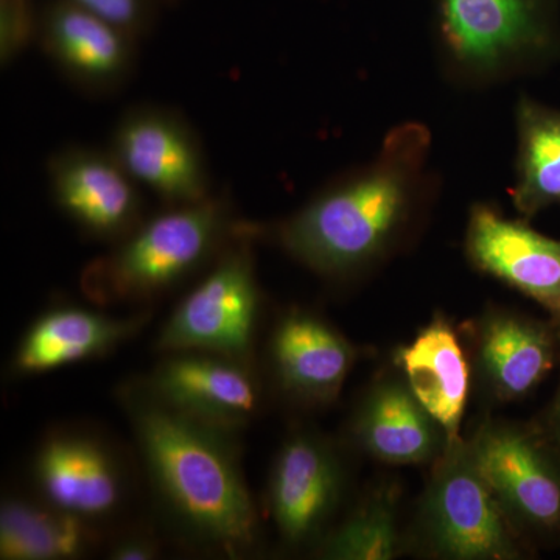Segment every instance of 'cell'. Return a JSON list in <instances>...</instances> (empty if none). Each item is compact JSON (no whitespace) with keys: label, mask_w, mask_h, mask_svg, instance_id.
<instances>
[{"label":"cell","mask_w":560,"mask_h":560,"mask_svg":"<svg viewBox=\"0 0 560 560\" xmlns=\"http://www.w3.org/2000/svg\"><path fill=\"white\" fill-rule=\"evenodd\" d=\"M348 436L357 451L388 466H431L448 442L397 368L372 382L350 416Z\"/></svg>","instance_id":"obj_17"},{"label":"cell","mask_w":560,"mask_h":560,"mask_svg":"<svg viewBox=\"0 0 560 560\" xmlns=\"http://www.w3.org/2000/svg\"><path fill=\"white\" fill-rule=\"evenodd\" d=\"M469 334L475 382L492 405L526 399L559 366L560 327L552 318L489 307Z\"/></svg>","instance_id":"obj_14"},{"label":"cell","mask_w":560,"mask_h":560,"mask_svg":"<svg viewBox=\"0 0 560 560\" xmlns=\"http://www.w3.org/2000/svg\"><path fill=\"white\" fill-rule=\"evenodd\" d=\"M135 36L68 0L40 7L38 46L61 75L92 97L116 94L138 60Z\"/></svg>","instance_id":"obj_15"},{"label":"cell","mask_w":560,"mask_h":560,"mask_svg":"<svg viewBox=\"0 0 560 560\" xmlns=\"http://www.w3.org/2000/svg\"><path fill=\"white\" fill-rule=\"evenodd\" d=\"M242 221L228 194L165 206L84 267L81 293L98 307L149 308L208 270Z\"/></svg>","instance_id":"obj_3"},{"label":"cell","mask_w":560,"mask_h":560,"mask_svg":"<svg viewBox=\"0 0 560 560\" xmlns=\"http://www.w3.org/2000/svg\"><path fill=\"white\" fill-rule=\"evenodd\" d=\"M256 241L253 224L242 221L234 238L162 324L154 342L158 352L200 350L256 363L264 315Z\"/></svg>","instance_id":"obj_5"},{"label":"cell","mask_w":560,"mask_h":560,"mask_svg":"<svg viewBox=\"0 0 560 560\" xmlns=\"http://www.w3.org/2000/svg\"><path fill=\"white\" fill-rule=\"evenodd\" d=\"M536 420L540 423L541 429L547 431L548 436H550L560 448V378L558 388H556L555 396H552L550 404H548V407L541 411V415L539 418H536Z\"/></svg>","instance_id":"obj_26"},{"label":"cell","mask_w":560,"mask_h":560,"mask_svg":"<svg viewBox=\"0 0 560 560\" xmlns=\"http://www.w3.org/2000/svg\"><path fill=\"white\" fill-rule=\"evenodd\" d=\"M550 318L555 319L556 323L560 326V311L558 313H555V315H551Z\"/></svg>","instance_id":"obj_27"},{"label":"cell","mask_w":560,"mask_h":560,"mask_svg":"<svg viewBox=\"0 0 560 560\" xmlns=\"http://www.w3.org/2000/svg\"><path fill=\"white\" fill-rule=\"evenodd\" d=\"M348 485L345 455L330 438L308 427L287 434L267 482V510L287 550H315L337 523Z\"/></svg>","instance_id":"obj_8"},{"label":"cell","mask_w":560,"mask_h":560,"mask_svg":"<svg viewBox=\"0 0 560 560\" xmlns=\"http://www.w3.org/2000/svg\"><path fill=\"white\" fill-rule=\"evenodd\" d=\"M493 497L534 551L560 548V448L536 419L486 418L469 438Z\"/></svg>","instance_id":"obj_7"},{"label":"cell","mask_w":560,"mask_h":560,"mask_svg":"<svg viewBox=\"0 0 560 560\" xmlns=\"http://www.w3.org/2000/svg\"><path fill=\"white\" fill-rule=\"evenodd\" d=\"M147 393L190 418L241 433L264 407L257 363L200 350L162 353L138 381Z\"/></svg>","instance_id":"obj_11"},{"label":"cell","mask_w":560,"mask_h":560,"mask_svg":"<svg viewBox=\"0 0 560 560\" xmlns=\"http://www.w3.org/2000/svg\"><path fill=\"white\" fill-rule=\"evenodd\" d=\"M401 488L383 478L329 529L312 555L326 560H393L407 552L401 528Z\"/></svg>","instance_id":"obj_21"},{"label":"cell","mask_w":560,"mask_h":560,"mask_svg":"<svg viewBox=\"0 0 560 560\" xmlns=\"http://www.w3.org/2000/svg\"><path fill=\"white\" fill-rule=\"evenodd\" d=\"M40 7L35 0H0V65L9 68L38 43Z\"/></svg>","instance_id":"obj_23"},{"label":"cell","mask_w":560,"mask_h":560,"mask_svg":"<svg viewBox=\"0 0 560 560\" xmlns=\"http://www.w3.org/2000/svg\"><path fill=\"white\" fill-rule=\"evenodd\" d=\"M140 40L153 31L156 0H68Z\"/></svg>","instance_id":"obj_24"},{"label":"cell","mask_w":560,"mask_h":560,"mask_svg":"<svg viewBox=\"0 0 560 560\" xmlns=\"http://www.w3.org/2000/svg\"><path fill=\"white\" fill-rule=\"evenodd\" d=\"M55 206L86 237L114 245L145 220L142 187L109 150L68 145L47 162Z\"/></svg>","instance_id":"obj_13"},{"label":"cell","mask_w":560,"mask_h":560,"mask_svg":"<svg viewBox=\"0 0 560 560\" xmlns=\"http://www.w3.org/2000/svg\"><path fill=\"white\" fill-rule=\"evenodd\" d=\"M161 541L150 529H125L108 544V558L113 560H153L160 558Z\"/></svg>","instance_id":"obj_25"},{"label":"cell","mask_w":560,"mask_h":560,"mask_svg":"<svg viewBox=\"0 0 560 560\" xmlns=\"http://www.w3.org/2000/svg\"><path fill=\"white\" fill-rule=\"evenodd\" d=\"M101 525L51 506L43 499L9 495L0 506V558L72 560L102 544Z\"/></svg>","instance_id":"obj_20"},{"label":"cell","mask_w":560,"mask_h":560,"mask_svg":"<svg viewBox=\"0 0 560 560\" xmlns=\"http://www.w3.org/2000/svg\"><path fill=\"white\" fill-rule=\"evenodd\" d=\"M39 499L103 525L119 517L131 497V470L119 448L91 430H55L32 466Z\"/></svg>","instance_id":"obj_10"},{"label":"cell","mask_w":560,"mask_h":560,"mask_svg":"<svg viewBox=\"0 0 560 560\" xmlns=\"http://www.w3.org/2000/svg\"><path fill=\"white\" fill-rule=\"evenodd\" d=\"M466 254L478 271L536 301L548 313L560 311V241L506 219L493 206L470 209Z\"/></svg>","instance_id":"obj_16"},{"label":"cell","mask_w":560,"mask_h":560,"mask_svg":"<svg viewBox=\"0 0 560 560\" xmlns=\"http://www.w3.org/2000/svg\"><path fill=\"white\" fill-rule=\"evenodd\" d=\"M407 552L438 560H525L537 555L508 521L469 440L447 442L430 466Z\"/></svg>","instance_id":"obj_4"},{"label":"cell","mask_w":560,"mask_h":560,"mask_svg":"<svg viewBox=\"0 0 560 560\" xmlns=\"http://www.w3.org/2000/svg\"><path fill=\"white\" fill-rule=\"evenodd\" d=\"M151 316V308L117 316L79 305H57L40 313L22 335L10 372L14 377H32L102 359L138 337Z\"/></svg>","instance_id":"obj_18"},{"label":"cell","mask_w":560,"mask_h":560,"mask_svg":"<svg viewBox=\"0 0 560 560\" xmlns=\"http://www.w3.org/2000/svg\"><path fill=\"white\" fill-rule=\"evenodd\" d=\"M119 399L168 533L206 555H257L264 526L243 469L238 433L173 410L138 381L121 386Z\"/></svg>","instance_id":"obj_1"},{"label":"cell","mask_w":560,"mask_h":560,"mask_svg":"<svg viewBox=\"0 0 560 560\" xmlns=\"http://www.w3.org/2000/svg\"><path fill=\"white\" fill-rule=\"evenodd\" d=\"M359 357V348L329 320L291 307L272 324L265 364L283 399L316 410L337 401Z\"/></svg>","instance_id":"obj_12"},{"label":"cell","mask_w":560,"mask_h":560,"mask_svg":"<svg viewBox=\"0 0 560 560\" xmlns=\"http://www.w3.org/2000/svg\"><path fill=\"white\" fill-rule=\"evenodd\" d=\"M517 164L512 202L523 219L560 206V109L530 97L517 103Z\"/></svg>","instance_id":"obj_22"},{"label":"cell","mask_w":560,"mask_h":560,"mask_svg":"<svg viewBox=\"0 0 560 560\" xmlns=\"http://www.w3.org/2000/svg\"><path fill=\"white\" fill-rule=\"evenodd\" d=\"M444 57L456 75L489 83L560 57L552 0H440Z\"/></svg>","instance_id":"obj_6"},{"label":"cell","mask_w":560,"mask_h":560,"mask_svg":"<svg viewBox=\"0 0 560 560\" xmlns=\"http://www.w3.org/2000/svg\"><path fill=\"white\" fill-rule=\"evenodd\" d=\"M108 150L164 206L190 205L213 194L200 136L178 110L153 103L130 106L117 120Z\"/></svg>","instance_id":"obj_9"},{"label":"cell","mask_w":560,"mask_h":560,"mask_svg":"<svg viewBox=\"0 0 560 560\" xmlns=\"http://www.w3.org/2000/svg\"><path fill=\"white\" fill-rule=\"evenodd\" d=\"M396 368L412 394L447 434L460 436L469 400L471 360L469 346L445 316H436L396 353Z\"/></svg>","instance_id":"obj_19"},{"label":"cell","mask_w":560,"mask_h":560,"mask_svg":"<svg viewBox=\"0 0 560 560\" xmlns=\"http://www.w3.org/2000/svg\"><path fill=\"white\" fill-rule=\"evenodd\" d=\"M430 131L416 121L393 128L371 164L331 183L285 219L253 223L320 278H357L381 264L419 219L429 190Z\"/></svg>","instance_id":"obj_2"}]
</instances>
